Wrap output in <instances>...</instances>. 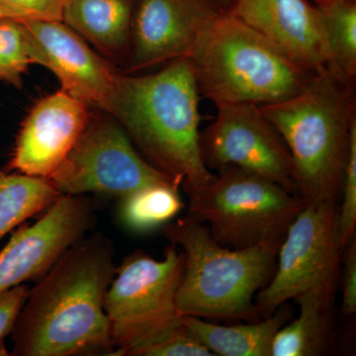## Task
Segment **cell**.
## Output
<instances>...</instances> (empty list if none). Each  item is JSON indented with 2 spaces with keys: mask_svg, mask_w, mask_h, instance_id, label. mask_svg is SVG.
Segmentation results:
<instances>
[{
  "mask_svg": "<svg viewBox=\"0 0 356 356\" xmlns=\"http://www.w3.org/2000/svg\"><path fill=\"white\" fill-rule=\"evenodd\" d=\"M219 172L189 194L188 216L207 226L225 247H280L305 200L243 168L231 166Z\"/></svg>",
  "mask_w": 356,
  "mask_h": 356,
  "instance_id": "obj_6",
  "label": "cell"
},
{
  "mask_svg": "<svg viewBox=\"0 0 356 356\" xmlns=\"http://www.w3.org/2000/svg\"><path fill=\"white\" fill-rule=\"evenodd\" d=\"M259 109L291 154L300 197L306 203L339 204L356 126L355 81L324 70L297 95Z\"/></svg>",
  "mask_w": 356,
  "mask_h": 356,
  "instance_id": "obj_3",
  "label": "cell"
},
{
  "mask_svg": "<svg viewBox=\"0 0 356 356\" xmlns=\"http://www.w3.org/2000/svg\"><path fill=\"white\" fill-rule=\"evenodd\" d=\"M93 207L84 195L62 194L43 216L21 227L0 250V294L40 280L92 225Z\"/></svg>",
  "mask_w": 356,
  "mask_h": 356,
  "instance_id": "obj_12",
  "label": "cell"
},
{
  "mask_svg": "<svg viewBox=\"0 0 356 356\" xmlns=\"http://www.w3.org/2000/svg\"><path fill=\"white\" fill-rule=\"evenodd\" d=\"M62 194L47 178L0 170V240L48 209Z\"/></svg>",
  "mask_w": 356,
  "mask_h": 356,
  "instance_id": "obj_19",
  "label": "cell"
},
{
  "mask_svg": "<svg viewBox=\"0 0 356 356\" xmlns=\"http://www.w3.org/2000/svg\"><path fill=\"white\" fill-rule=\"evenodd\" d=\"M341 313L350 317L356 312V240L355 236L343 250Z\"/></svg>",
  "mask_w": 356,
  "mask_h": 356,
  "instance_id": "obj_26",
  "label": "cell"
},
{
  "mask_svg": "<svg viewBox=\"0 0 356 356\" xmlns=\"http://www.w3.org/2000/svg\"><path fill=\"white\" fill-rule=\"evenodd\" d=\"M220 11L210 0H140L132 21L129 72L188 58Z\"/></svg>",
  "mask_w": 356,
  "mask_h": 356,
  "instance_id": "obj_13",
  "label": "cell"
},
{
  "mask_svg": "<svg viewBox=\"0 0 356 356\" xmlns=\"http://www.w3.org/2000/svg\"><path fill=\"white\" fill-rule=\"evenodd\" d=\"M200 97L191 60L178 58L154 74H122L110 114L143 158L187 196L216 175L201 153Z\"/></svg>",
  "mask_w": 356,
  "mask_h": 356,
  "instance_id": "obj_2",
  "label": "cell"
},
{
  "mask_svg": "<svg viewBox=\"0 0 356 356\" xmlns=\"http://www.w3.org/2000/svg\"><path fill=\"white\" fill-rule=\"evenodd\" d=\"M341 254L339 204L306 203L281 243L270 282L255 296L257 313L269 317L309 290L337 288Z\"/></svg>",
  "mask_w": 356,
  "mask_h": 356,
  "instance_id": "obj_9",
  "label": "cell"
},
{
  "mask_svg": "<svg viewBox=\"0 0 356 356\" xmlns=\"http://www.w3.org/2000/svg\"><path fill=\"white\" fill-rule=\"evenodd\" d=\"M64 0H0V8L16 20L63 21Z\"/></svg>",
  "mask_w": 356,
  "mask_h": 356,
  "instance_id": "obj_25",
  "label": "cell"
},
{
  "mask_svg": "<svg viewBox=\"0 0 356 356\" xmlns=\"http://www.w3.org/2000/svg\"><path fill=\"white\" fill-rule=\"evenodd\" d=\"M32 65L22 25L13 18L0 19V81L21 88Z\"/></svg>",
  "mask_w": 356,
  "mask_h": 356,
  "instance_id": "obj_22",
  "label": "cell"
},
{
  "mask_svg": "<svg viewBox=\"0 0 356 356\" xmlns=\"http://www.w3.org/2000/svg\"><path fill=\"white\" fill-rule=\"evenodd\" d=\"M184 324L154 343L134 351L131 356H212Z\"/></svg>",
  "mask_w": 356,
  "mask_h": 356,
  "instance_id": "obj_24",
  "label": "cell"
},
{
  "mask_svg": "<svg viewBox=\"0 0 356 356\" xmlns=\"http://www.w3.org/2000/svg\"><path fill=\"white\" fill-rule=\"evenodd\" d=\"M163 234L184 254V273L177 291L180 315L261 320L255 308V296L270 282L280 247H225L205 225L188 215L166 222Z\"/></svg>",
  "mask_w": 356,
  "mask_h": 356,
  "instance_id": "obj_4",
  "label": "cell"
},
{
  "mask_svg": "<svg viewBox=\"0 0 356 356\" xmlns=\"http://www.w3.org/2000/svg\"><path fill=\"white\" fill-rule=\"evenodd\" d=\"M227 13L261 35L301 69L313 74L325 70L324 21L311 0H234Z\"/></svg>",
  "mask_w": 356,
  "mask_h": 356,
  "instance_id": "obj_15",
  "label": "cell"
},
{
  "mask_svg": "<svg viewBox=\"0 0 356 356\" xmlns=\"http://www.w3.org/2000/svg\"><path fill=\"white\" fill-rule=\"evenodd\" d=\"M60 194H104L123 198L154 184L180 185L143 158L113 117L89 119L67 158L50 177Z\"/></svg>",
  "mask_w": 356,
  "mask_h": 356,
  "instance_id": "obj_8",
  "label": "cell"
},
{
  "mask_svg": "<svg viewBox=\"0 0 356 356\" xmlns=\"http://www.w3.org/2000/svg\"><path fill=\"white\" fill-rule=\"evenodd\" d=\"M316 7L324 21L327 46L325 70L341 81H355L356 0H337Z\"/></svg>",
  "mask_w": 356,
  "mask_h": 356,
  "instance_id": "obj_20",
  "label": "cell"
},
{
  "mask_svg": "<svg viewBox=\"0 0 356 356\" xmlns=\"http://www.w3.org/2000/svg\"><path fill=\"white\" fill-rule=\"evenodd\" d=\"M291 316L284 304L269 317L250 324L222 325L191 316H184L182 324L213 355L271 356L274 337Z\"/></svg>",
  "mask_w": 356,
  "mask_h": 356,
  "instance_id": "obj_18",
  "label": "cell"
},
{
  "mask_svg": "<svg viewBox=\"0 0 356 356\" xmlns=\"http://www.w3.org/2000/svg\"><path fill=\"white\" fill-rule=\"evenodd\" d=\"M339 205V232L341 248L355 236L356 229V126L351 133L350 152L344 172Z\"/></svg>",
  "mask_w": 356,
  "mask_h": 356,
  "instance_id": "obj_23",
  "label": "cell"
},
{
  "mask_svg": "<svg viewBox=\"0 0 356 356\" xmlns=\"http://www.w3.org/2000/svg\"><path fill=\"white\" fill-rule=\"evenodd\" d=\"M184 208L179 188L168 184H154L121 198L119 218L122 224L137 233L163 226Z\"/></svg>",
  "mask_w": 356,
  "mask_h": 356,
  "instance_id": "obj_21",
  "label": "cell"
},
{
  "mask_svg": "<svg viewBox=\"0 0 356 356\" xmlns=\"http://www.w3.org/2000/svg\"><path fill=\"white\" fill-rule=\"evenodd\" d=\"M217 108L216 118L200 135L201 153L207 168H243L298 195L291 154L259 105L245 103Z\"/></svg>",
  "mask_w": 356,
  "mask_h": 356,
  "instance_id": "obj_10",
  "label": "cell"
},
{
  "mask_svg": "<svg viewBox=\"0 0 356 356\" xmlns=\"http://www.w3.org/2000/svg\"><path fill=\"white\" fill-rule=\"evenodd\" d=\"M132 0H64L63 22L104 55L117 57L130 44Z\"/></svg>",
  "mask_w": 356,
  "mask_h": 356,
  "instance_id": "obj_17",
  "label": "cell"
},
{
  "mask_svg": "<svg viewBox=\"0 0 356 356\" xmlns=\"http://www.w3.org/2000/svg\"><path fill=\"white\" fill-rule=\"evenodd\" d=\"M89 119L88 105L65 91L46 96L23 122L9 168L29 177H50L67 158Z\"/></svg>",
  "mask_w": 356,
  "mask_h": 356,
  "instance_id": "obj_14",
  "label": "cell"
},
{
  "mask_svg": "<svg viewBox=\"0 0 356 356\" xmlns=\"http://www.w3.org/2000/svg\"><path fill=\"white\" fill-rule=\"evenodd\" d=\"M218 9L222 11H227L233 3L234 0H210Z\"/></svg>",
  "mask_w": 356,
  "mask_h": 356,
  "instance_id": "obj_28",
  "label": "cell"
},
{
  "mask_svg": "<svg viewBox=\"0 0 356 356\" xmlns=\"http://www.w3.org/2000/svg\"><path fill=\"white\" fill-rule=\"evenodd\" d=\"M182 273L184 254L173 243L161 261L143 252L124 259L104 299L112 355L131 356L182 324L177 307Z\"/></svg>",
  "mask_w": 356,
  "mask_h": 356,
  "instance_id": "obj_7",
  "label": "cell"
},
{
  "mask_svg": "<svg viewBox=\"0 0 356 356\" xmlns=\"http://www.w3.org/2000/svg\"><path fill=\"white\" fill-rule=\"evenodd\" d=\"M334 287H317L300 295L296 320L285 324L275 334L271 356L325 355L332 344Z\"/></svg>",
  "mask_w": 356,
  "mask_h": 356,
  "instance_id": "obj_16",
  "label": "cell"
},
{
  "mask_svg": "<svg viewBox=\"0 0 356 356\" xmlns=\"http://www.w3.org/2000/svg\"><path fill=\"white\" fill-rule=\"evenodd\" d=\"M19 21L32 65L53 72L60 90L111 114L122 74L63 21Z\"/></svg>",
  "mask_w": 356,
  "mask_h": 356,
  "instance_id": "obj_11",
  "label": "cell"
},
{
  "mask_svg": "<svg viewBox=\"0 0 356 356\" xmlns=\"http://www.w3.org/2000/svg\"><path fill=\"white\" fill-rule=\"evenodd\" d=\"M1 18H9L8 15H7L6 11L3 10V9L0 8V19Z\"/></svg>",
  "mask_w": 356,
  "mask_h": 356,
  "instance_id": "obj_29",
  "label": "cell"
},
{
  "mask_svg": "<svg viewBox=\"0 0 356 356\" xmlns=\"http://www.w3.org/2000/svg\"><path fill=\"white\" fill-rule=\"evenodd\" d=\"M28 292L29 288L21 284L0 294V341L13 332Z\"/></svg>",
  "mask_w": 356,
  "mask_h": 356,
  "instance_id": "obj_27",
  "label": "cell"
},
{
  "mask_svg": "<svg viewBox=\"0 0 356 356\" xmlns=\"http://www.w3.org/2000/svg\"><path fill=\"white\" fill-rule=\"evenodd\" d=\"M114 259V243L102 233L72 245L29 289L10 334L11 355H112L104 299Z\"/></svg>",
  "mask_w": 356,
  "mask_h": 356,
  "instance_id": "obj_1",
  "label": "cell"
},
{
  "mask_svg": "<svg viewBox=\"0 0 356 356\" xmlns=\"http://www.w3.org/2000/svg\"><path fill=\"white\" fill-rule=\"evenodd\" d=\"M188 58L200 96L217 107L283 102L313 76L227 11L211 21Z\"/></svg>",
  "mask_w": 356,
  "mask_h": 356,
  "instance_id": "obj_5",
  "label": "cell"
}]
</instances>
